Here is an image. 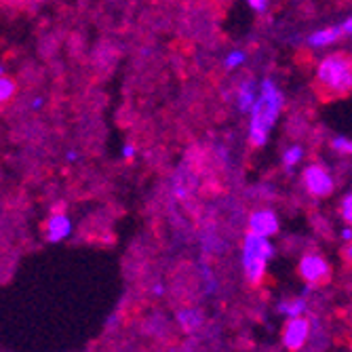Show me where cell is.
<instances>
[{
	"mask_svg": "<svg viewBox=\"0 0 352 352\" xmlns=\"http://www.w3.org/2000/svg\"><path fill=\"white\" fill-rule=\"evenodd\" d=\"M285 98L280 89L272 80H264L260 87V95L255 100V106L251 110V122H249V142L255 148H262L268 142V133L274 126L280 110H283Z\"/></svg>",
	"mask_w": 352,
	"mask_h": 352,
	"instance_id": "cell-1",
	"label": "cell"
},
{
	"mask_svg": "<svg viewBox=\"0 0 352 352\" xmlns=\"http://www.w3.org/2000/svg\"><path fill=\"white\" fill-rule=\"evenodd\" d=\"M274 258V245L268 236L247 232L243 241V272L249 285L258 287L264 276L268 262Z\"/></svg>",
	"mask_w": 352,
	"mask_h": 352,
	"instance_id": "cell-2",
	"label": "cell"
},
{
	"mask_svg": "<svg viewBox=\"0 0 352 352\" xmlns=\"http://www.w3.org/2000/svg\"><path fill=\"white\" fill-rule=\"evenodd\" d=\"M316 82L336 98L352 91V57L333 53L325 57L316 68Z\"/></svg>",
	"mask_w": 352,
	"mask_h": 352,
	"instance_id": "cell-3",
	"label": "cell"
},
{
	"mask_svg": "<svg viewBox=\"0 0 352 352\" xmlns=\"http://www.w3.org/2000/svg\"><path fill=\"white\" fill-rule=\"evenodd\" d=\"M298 272L306 285L314 287V285H321V283L329 280L331 266L321 253H306L298 264Z\"/></svg>",
	"mask_w": 352,
	"mask_h": 352,
	"instance_id": "cell-4",
	"label": "cell"
},
{
	"mask_svg": "<svg viewBox=\"0 0 352 352\" xmlns=\"http://www.w3.org/2000/svg\"><path fill=\"white\" fill-rule=\"evenodd\" d=\"M302 179H304V186H306L310 197L323 199V197H329L333 192V177L321 165H308L304 169Z\"/></svg>",
	"mask_w": 352,
	"mask_h": 352,
	"instance_id": "cell-5",
	"label": "cell"
},
{
	"mask_svg": "<svg viewBox=\"0 0 352 352\" xmlns=\"http://www.w3.org/2000/svg\"><path fill=\"white\" fill-rule=\"evenodd\" d=\"M310 338V321L306 316H296L287 318V323L283 327V346L292 352H298L306 346Z\"/></svg>",
	"mask_w": 352,
	"mask_h": 352,
	"instance_id": "cell-6",
	"label": "cell"
},
{
	"mask_svg": "<svg viewBox=\"0 0 352 352\" xmlns=\"http://www.w3.org/2000/svg\"><path fill=\"white\" fill-rule=\"evenodd\" d=\"M247 226H249V232L270 239V236L278 234V217L270 209H260L249 215Z\"/></svg>",
	"mask_w": 352,
	"mask_h": 352,
	"instance_id": "cell-7",
	"label": "cell"
},
{
	"mask_svg": "<svg viewBox=\"0 0 352 352\" xmlns=\"http://www.w3.org/2000/svg\"><path fill=\"white\" fill-rule=\"evenodd\" d=\"M47 241L49 243H61L72 234V221L66 213H53L47 219Z\"/></svg>",
	"mask_w": 352,
	"mask_h": 352,
	"instance_id": "cell-8",
	"label": "cell"
},
{
	"mask_svg": "<svg viewBox=\"0 0 352 352\" xmlns=\"http://www.w3.org/2000/svg\"><path fill=\"white\" fill-rule=\"evenodd\" d=\"M342 36H344L342 25H329V28H323V30H316L314 34L308 38V43H310V47H318V49H321V47L333 45Z\"/></svg>",
	"mask_w": 352,
	"mask_h": 352,
	"instance_id": "cell-9",
	"label": "cell"
},
{
	"mask_svg": "<svg viewBox=\"0 0 352 352\" xmlns=\"http://www.w3.org/2000/svg\"><path fill=\"white\" fill-rule=\"evenodd\" d=\"M203 321H205V316L199 308H182L177 312V323L186 333L197 331L203 325Z\"/></svg>",
	"mask_w": 352,
	"mask_h": 352,
	"instance_id": "cell-10",
	"label": "cell"
},
{
	"mask_svg": "<svg viewBox=\"0 0 352 352\" xmlns=\"http://www.w3.org/2000/svg\"><path fill=\"white\" fill-rule=\"evenodd\" d=\"M308 310V302L306 296H298V298H287L278 302V312L285 318H296V316H304Z\"/></svg>",
	"mask_w": 352,
	"mask_h": 352,
	"instance_id": "cell-11",
	"label": "cell"
},
{
	"mask_svg": "<svg viewBox=\"0 0 352 352\" xmlns=\"http://www.w3.org/2000/svg\"><path fill=\"white\" fill-rule=\"evenodd\" d=\"M255 100H258V95H255V87L253 82H243L241 89H239V110L241 112H251L253 106H255Z\"/></svg>",
	"mask_w": 352,
	"mask_h": 352,
	"instance_id": "cell-12",
	"label": "cell"
},
{
	"mask_svg": "<svg viewBox=\"0 0 352 352\" xmlns=\"http://www.w3.org/2000/svg\"><path fill=\"white\" fill-rule=\"evenodd\" d=\"M302 156H304V150L300 146H292L289 150H285V154H283V165H285V169L292 171L302 161Z\"/></svg>",
	"mask_w": 352,
	"mask_h": 352,
	"instance_id": "cell-13",
	"label": "cell"
},
{
	"mask_svg": "<svg viewBox=\"0 0 352 352\" xmlns=\"http://www.w3.org/2000/svg\"><path fill=\"white\" fill-rule=\"evenodd\" d=\"M13 93H15V80L9 76H3V80H0V100H3V104L11 100Z\"/></svg>",
	"mask_w": 352,
	"mask_h": 352,
	"instance_id": "cell-14",
	"label": "cell"
},
{
	"mask_svg": "<svg viewBox=\"0 0 352 352\" xmlns=\"http://www.w3.org/2000/svg\"><path fill=\"white\" fill-rule=\"evenodd\" d=\"M331 148L338 154H350L352 156V140L350 138H336V140H331Z\"/></svg>",
	"mask_w": 352,
	"mask_h": 352,
	"instance_id": "cell-15",
	"label": "cell"
},
{
	"mask_svg": "<svg viewBox=\"0 0 352 352\" xmlns=\"http://www.w3.org/2000/svg\"><path fill=\"white\" fill-rule=\"evenodd\" d=\"M342 219L348 223V226H352V192L346 195L342 201Z\"/></svg>",
	"mask_w": 352,
	"mask_h": 352,
	"instance_id": "cell-16",
	"label": "cell"
},
{
	"mask_svg": "<svg viewBox=\"0 0 352 352\" xmlns=\"http://www.w3.org/2000/svg\"><path fill=\"white\" fill-rule=\"evenodd\" d=\"M241 63H245V53L243 51H232L226 57V68H239Z\"/></svg>",
	"mask_w": 352,
	"mask_h": 352,
	"instance_id": "cell-17",
	"label": "cell"
},
{
	"mask_svg": "<svg viewBox=\"0 0 352 352\" xmlns=\"http://www.w3.org/2000/svg\"><path fill=\"white\" fill-rule=\"evenodd\" d=\"M247 3L253 11H266L268 7V0H247Z\"/></svg>",
	"mask_w": 352,
	"mask_h": 352,
	"instance_id": "cell-18",
	"label": "cell"
},
{
	"mask_svg": "<svg viewBox=\"0 0 352 352\" xmlns=\"http://www.w3.org/2000/svg\"><path fill=\"white\" fill-rule=\"evenodd\" d=\"M342 30H344V36H352V17H348V19L342 23Z\"/></svg>",
	"mask_w": 352,
	"mask_h": 352,
	"instance_id": "cell-19",
	"label": "cell"
},
{
	"mask_svg": "<svg viewBox=\"0 0 352 352\" xmlns=\"http://www.w3.org/2000/svg\"><path fill=\"white\" fill-rule=\"evenodd\" d=\"M133 154H135V148L133 146H124L122 148V156L124 158H133Z\"/></svg>",
	"mask_w": 352,
	"mask_h": 352,
	"instance_id": "cell-20",
	"label": "cell"
},
{
	"mask_svg": "<svg viewBox=\"0 0 352 352\" xmlns=\"http://www.w3.org/2000/svg\"><path fill=\"white\" fill-rule=\"evenodd\" d=\"M342 239H344L346 243H352V226H348V228L342 230Z\"/></svg>",
	"mask_w": 352,
	"mask_h": 352,
	"instance_id": "cell-21",
	"label": "cell"
},
{
	"mask_svg": "<svg viewBox=\"0 0 352 352\" xmlns=\"http://www.w3.org/2000/svg\"><path fill=\"white\" fill-rule=\"evenodd\" d=\"M163 292H165V289H163V285H158V283H156V285H154V289H152V294H154V296H163Z\"/></svg>",
	"mask_w": 352,
	"mask_h": 352,
	"instance_id": "cell-22",
	"label": "cell"
},
{
	"mask_svg": "<svg viewBox=\"0 0 352 352\" xmlns=\"http://www.w3.org/2000/svg\"><path fill=\"white\" fill-rule=\"evenodd\" d=\"M344 255H346L348 260H352V243H350V247H346V249H344Z\"/></svg>",
	"mask_w": 352,
	"mask_h": 352,
	"instance_id": "cell-23",
	"label": "cell"
}]
</instances>
